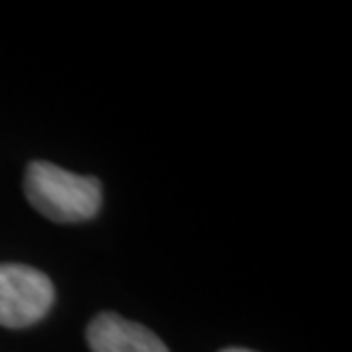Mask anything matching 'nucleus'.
Wrapping results in <instances>:
<instances>
[{"label":"nucleus","instance_id":"2","mask_svg":"<svg viewBox=\"0 0 352 352\" xmlns=\"http://www.w3.org/2000/svg\"><path fill=\"white\" fill-rule=\"evenodd\" d=\"M53 281L44 272L21 263H0V325L28 327L51 311Z\"/></svg>","mask_w":352,"mask_h":352},{"label":"nucleus","instance_id":"1","mask_svg":"<svg viewBox=\"0 0 352 352\" xmlns=\"http://www.w3.org/2000/svg\"><path fill=\"white\" fill-rule=\"evenodd\" d=\"M25 197L34 210L60 224L91 220L101 208V183L94 176L67 172L53 163L28 165Z\"/></svg>","mask_w":352,"mask_h":352},{"label":"nucleus","instance_id":"4","mask_svg":"<svg viewBox=\"0 0 352 352\" xmlns=\"http://www.w3.org/2000/svg\"><path fill=\"white\" fill-rule=\"evenodd\" d=\"M222 352H254V350H245V348H229V350H222Z\"/></svg>","mask_w":352,"mask_h":352},{"label":"nucleus","instance_id":"3","mask_svg":"<svg viewBox=\"0 0 352 352\" xmlns=\"http://www.w3.org/2000/svg\"><path fill=\"white\" fill-rule=\"evenodd\" d=\"M94 352H170L151 329L117 314H98L87 327Z\"/></svg>","mask_w":352,"mask_h":352}]
</instances>
